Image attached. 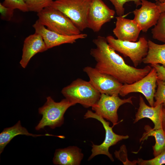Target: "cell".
Returning <instances> with one entry per match:
<instances>
[{"mask_svg": "<svg viewBox=\"0 0 165 165\" xmlns=\"http://www.w3.org/2000/svg\"><path fill=\"white\" fill-rule=\"evenodd\" d=\"M95 48L90 54L96 61L95 68L101 72L111 75L123 84H132L147 75L152 67L138 68L127 64L123 58L108 45L106 38L98 36L93 40Z\"/></svg>", "mask_w": 165, "mask_h": 165, "instance_id": "cell-1", "label": "cell"}, {"mask_svg": "<svg viewBox=\"0 0 165 165\" xmlns=\"http://www.w3.org/2000/svg\"><path fill=\"white\" fill-rule=\"evenodd\" d=\"M61 93L66 98L75 105L92 107L97 102L101 94L90 81L78 78L64 88Z\"/></svg>", "mask_w": 165, "mask_h": 165, "instance_id": "cell-2", "label": "cell"}, {"mask_svg": "<svg viewBox=\"0 0 165 165\" xmlns=\"http://www.w3.org/2000/svg\"><path fill=\"white\" fill-rule=\"evenodd\" d=\"M38 20L48 29L65 35H77L81 31L62 12L51 6L37 13Z\"/></svg>", "mask_w": 165, "mask_h": 165, "instance_id": "cell-3", "label": "cell"}, {"mask_svg": "<svg viewBox=\"0 0 165 165\" xmlns=\"http://www.w3.org/2000/svg\"><path fill=\"white\" fill-rule=\"evenodd\" d=\"M75 105L66 98L56 102L51 97H47L46 102L38 109L42 118L35 129L38 130L46 126L52 129L61 127L64 123L65 112L69 108Z\"/></svg>", "mask_w": 165, "mask_h": 165, "instance_id": "cell-4", "label": "cell"}, {"mask_svg": "<svg viewBox=\"0 0 165 165\" xmlns=\"http://www.w3.org/2000/svg\"><path fill=\"white\" fill-rule=\"evenodd\" d=\"M92 0H55L50 6L59 10L81 31L87 28V16Z\"/></svg>", "mask_w": 165, "mask_h": 165, "instance_id": "cell-5", "label": "cell"}, {"mask_svg": "<svg viewBox=\"0 0 165 165\" xmlns=\"http://www.w3.org/2000/svg\"><path fill=\"white\" fill-rule=\"evenodd\" d=\"M106 38L111 47L125 57H129L135 67L140 64L147 54L148 41L144 37L140 38L137 42L121 40L110 35Z\"/></svg>", "mask_w": 165, "mask_h": 165, "instance_id": "cell-6", "label": "cell"}, {"mask_svg": "<svg viewBox=\"0 0 165 165\" xmlns=\"http://www.w3.org/2000/svg\"><path fill=\"white\" fill-rule=\"evenodd\" d=\"M84 116L86 119L92 118L99 121L102 124L105 131V139L101 144L98 145L92 143V153L88 160H91L97 155L103 154L107 156L112 161H113L114 160L112 155L109 151V148L121 140L128 139L129 136L119 135L115 133L112 130L114 125L110 127L108 122H107L103 117L90 110H88Z\"/></svg>", "mask_w": 165, "mask_h": 165, "instance_id": "cell-7", "label": "cell"}, {"mask_svg": "<svg viewBox=\"0 0 165 165\" xmlns=\"http://www.w3.org/2000/svg\"><path fill=\"white\" fill-rule=\"evenodd\" d=\"M157 80L156 70L152 67L148 74L140 80L132 84H123L119 94L124 97L132 93H141L144 96L150 106H154Z\"/></svg>", "mask_w": 165, "mask_h": 165, "instance_id": "cell-8", "label": "cell"}, {"mask_svg": "<svg viewBox=\"0 0 165 165\" xmlns=\"http://www.w3.org/2000/svg\"><path fill=\"white\" fill-rule=\"evenodd\" d=\"M133 97H130L127 99H121L118 95L101 94L99 99L92 107V109L97 115L110 121L115 125L117 124L118 119V109L125 103L133 104Z\"/></svg>", "mask_w": 165, "mask_h": 165, "instance_id": "cell-9", "label": "cell"}, {"mask_svg": "<svg viewBox=\"0 0 165 165\" xmlns=\"http://www.w3.org/2000/svg\"><path fill=\"white\" fill-rule=\"evenodd\" d=\"M83 71L88 75L90 82L101 94L119 95L123 84L116 79L90 66L85 67Z\"/></svg>", "mask_w": 165, "mask_h": 165, "instance_id": "cell-10", "label": "cell"}, {"mask_svg": "<svg viewBox=\"0 0 165 165\" xmlns=\"http://www.w3.org/2000/svg\"><path fill=\"white\" fill-rule=\"evenodd\" d=\"M115 13L102 0H92L87 16V28L98 32L104 24L114 18Z\"/></svg>", "mask_w": 165, "mask_h": 165, "instance_id": "cell-11", "label": "cell"}, {"mask_svg": "<svg viewBox=\"0 0 165 165\" xmlns=\"http://www.w3.org/2000/svg\"><path fill=\"white\" fill-rule=\"evenodd\" d=\"M141 7L134 11L133 19L139 26L141 30L146 32L153 26H155L161 13L159 6L156 3L147 0L141 2Z\"/></svg>", "mask_w": 165, "mask_h": 165, "instance_id": "cell-12", "label": "cell"}, {"mask_svg": "<svg viewBox=\"0 0 165 165\" xmlns=\"http://www.w3.org/2000/svg\"><path fill=\"white\" fill-rule=\"evenodd\" d=\"M35 32L38 33L42 38L48 49L66 44H72L76 40L84 39L87 37L85 34L72 35H62L48 29L37 20L33 25Z\"/></svg>", "mask_w": 165, "mask_h": 165, "instance_id": "cell-13", "label": "cell"}, {"mask_svg": "<svg viewBox=\"0 0 165 165\" xmlns=\"http://www.w3.org/2000/svg\"><path fill=\"white\" fill-rule=\"evenodd\" d=\"M116 27L114 34L121 40L135 42L139 37L141 29L133 20L126 19L123 16L116 17Z\"/></svg>", "mask_w": 165, "mask_h": 165, "instance_id": "cell-14", "label": "cell"}, {"mask_svg": "<svg viewBox=\"0 0 165 165\" xmlns=\"http://www.w3.org/2000/svg\"><path fill=\"white\" fill-rule=\"evenodd\" d=\"M48 49L40 35L38 33L30 35L24 42L22 54L20 64L25 68L31 58L38 53L45 51Z\"/></svg>", "mask_w": 165, "mask_h": 165, "instance_id": "cell-15", "label": "cell"}, {"mask_svg": "<svg viewBox=\"0 0 165 165\" xmlns=\"http://www.w3.org/2000/svg\"><path fill=\"white\" fill-rule=\"evenodd\" d=\"M163 104L155 106H149L146 104L143 97L140 95L139 100V107L135 114L134 123L144 118L150 119L154 124V130L162 128Z\"/></svg>", "mask_w": 165, "mask_h": 165, "instance_id": "cell-16", "label": "cell"}, {"mask_svg": "<svg viewBox=\"0 0 165 165\" xmlns=\"http://www.w3.org/2000/svg\"><path fill=\"white\" fill-rule=\"evenodd\" d=\"M83 157L80 149L77 146H70L56 149L53 162L55 165H79Z\"/></svg>", "mask_w": 165, "mask_h": 165, "instance_id": "cell-17", "label": "cell"}, {"mask_svg": "<svg viewBox=\"0 0 165 165\" xmlns=\"http://www.w3.org/2000/svg\"><path fill=\"white\" fill-rule=\"evenodd\" d=\"M19 135H24L34 137L43 136H53L61 138L63 137L62 135H55L48 134H35L30 133L26 128L21 126L19 120L13 126L4 129L0 133V153L2 152L5 147L13 138Z\"/></svg>", "mask_w": 165, "mask_h": 165, "instance_id": "cell-18", "label": "cell"}, {"mask_svg": "<svg viewBox=\"0 0 165 165\" xmlns=\"http://www.w3.org/2000/svg\"><path fill=\"white\" fill-rule=\"evenodd\" d=\"M148 53L142 62L151 64H161L165 68V43L158 44L148 40Z\"/></svg>", "mask_w": 165, "mask_h": 165, "instance_id": "cell-19", "label": "cell"}, {"mask_svg": "<svg viewBox=\"0 0 165 165\" xmlns=\"http://www.w3.org/2000/svg\"><path fill=\"white\" fill-rule=\"evenodd\" d=\"M144 128L145 132L140 138V142H143L150 136L154 137L156 143L152 146V149L153 155L156 156L165 150V133L162 128L154 130L148 125L145 126Z\"/></svg>", "mask_w": 165, "mask_h": 165, "instance_id": "cell-20", "label": "cell"}, {"mask_svg": "<svg viewBox=\"0 0 165 165\" xmlns=\"http://www.w3.org/2000/svg\"><path fill=\"white\" fill-rule=\"evenodd\" d=\"M152 33L153 38L165 43V11L161 13Z\"/></svg>", "mask_w": 165, "mask_h": 165, "instance_id": "cell-21", "label": "cell"}, {"mask_svg": "<svg viewBox=\"0 0 165 165\" xmlns=\"http://www.w3.org/2000/svg\"><path fill=\"white\" fill-rule=\"evenodd\" d=\"M28 11L40 12L45 8L50 6L54 0H24Z\"/></svg>", "mask_w": 165, "mask_h": 165, "instance_id": "cell-22", "label": "cell"}, {"mask_svg": "<svg viewBox=\"0 0 165 165\" xmlns=\"http://www.w3.org/2000/svg\"><path fill=\"white\" fill-rule=\"evenodd\" d=\"M157 89L154 95V106L165 104V82L157 79Z\"/></svg>", "mask_w": 165, "mask_h": 165, "instance_id": "cell-23", "label": "cell"}, {"mask_svg": "<svg viewBox=\"0 0 165 165\" xmlns=\"http://www.w3.org/2000/svg\"><path fill=\"white\" fill-rule=\"evenodd\" d=\"M2 4L14 10L17 9L23 12L29 11L24 0H4Z\"/></svg>", "mask_w": 165, "mask_h": 165, "instance_id": "cell-24", "label": "cell"}, {"mask_svg": "<svg viewBox=\"0 0 165 165\" xmlns=\"http://www.w3.org/2000/svg\"><path fill=\"white\" fill-rule=\"evenodd\" d=\"M114 5L118 16H123L124 13V5L129 2H134L137 7L141 5V2L144 0H109Z\"/></svg>", "mask_w": 165, "mask_h": 165, "instance_id": "cell-25", "label": "cell"}, {"mask_svg": "<svg viewBox=\"0 0 165 165\" xmlns=\"http://www.w3.org/2000/svg\"><path fill=\"white\" fill-rule=\"evenodd\" d=\"M137 163L139 165H161L165 164V150L152 159L145 160L138 159Z\"/></svg>", "mask_w": 165, "mask_h": 165, "instance_id": "cell-26", "label": "cell"}, {"mask_svg": "<svg viewBox=\"0 0 165 165\" xmlns=\"http://www.w3.org/2000/svg\"><path fill=\"white\" fill-rule=\"evenodd\" d=\"M14 10L6 7L0 3V12L2 19L7 21L10 20L13 15Z\"/></svg>", "mask_w": 165, "mask_h": 165, "instance_id": "cell-27", "label": "cell"}, {"mask_svg": "<svg viewBox=\"0 0 165 165\" xmlns=\"http://www.w3.org/2000/svg\"><path fill=\"white\" fill-rule=\"evenodd\" d=\"M151 66L156 69L157 79L165 82V68L159 64H151Z\"/></svg>", "mask_w": 165, "mask_h": 165, "instance_id": "cell-28", "label": "cell"}, {"mask_svg": "<svg viewBox=\"0 0 165 165\" xmlns=\"http://www.w3.org/2000/svg\"><path fill=\"white\" fill-rule=\"evenodd\" d=\"M162 128L165 133V108L163 106V115L162 121Z\"/></svg>", "mask_w": 165, "mask_h": 165, "instance_id": "cell-29", "label": "cell"}, {"mask_svg": "<svg viewBox=\"0 0 165 165\" xmlns=\"http://www.w3.org/2000/svg\"><path fill=\"white\" fill-rule=\"evenodd\" d=\"M156 4L159 6L161 13L165 11V1L163 3L157 2Z\"/></svg>", "mask_w": 165, "mask_h": 165, "instance_id": "cell-30", "label": "cell"}, {"mask_svg": "<svg viewBox=\"0 0 165 165\" xmlns=\"http://www.w3.org/2000/svg\"><path fill=\"white\" fill-rule=\"evenodd\" d=\"M155 0L160 3H163L165 1V0Z\"/></svg>", "mask_w": 165, "mask_h": 165, "instance_id": "cell-31", "label": "cell"}, {"mask_svg": "<svg viewBox=\"0 0 165 165\" xmlns=\"http://www.w3.org/2000/svg\"><path fill=\"white\" fill-rule=\"evenodd\" d=\"M163 106L164 108H165V104H163Z\"/></svg>", "mask_w": 165, "mask_h": 165, "instance_id": "cell-32", "label": "cell"}]
</instances>
